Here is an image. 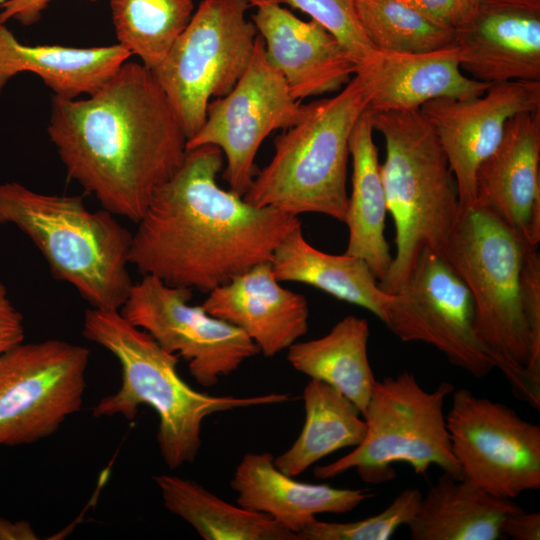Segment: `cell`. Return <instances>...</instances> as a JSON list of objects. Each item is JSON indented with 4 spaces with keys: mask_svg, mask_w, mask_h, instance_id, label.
Here are the masks:
<instances>
[{
    "mask_svg": "<svg viewBox=\"0 0 540 540\" xmlns=\"http://www.w3.org/2000/svg\"><path fill=\"white\" fill-rule=\"evenodd\" d=\"M224 155L214 145L186 152L155 191L132 233L129 263L142 276L204 293L271 261L297 216L256 207L217 183Z\"/></svg>",
    "mask_w": 540,
    "mask_h": 540,
    "instance_id": "cell-1",
    "label": "cell"
},
{
    "mask_svg": "<svg viewBox=\"0 0 540 540\" xmlns=\"http://www.w3.org/2000/svg\"><path fill=\"white\" fill-rule=\"evenodd\" d=\"M85 99L53 95L47 133L69 178L137 223L179 168L187 136L151 70L125 62Z\"/></svg>",
    "mask_w": 540,
    "mask_h": 540,
    "instance_id": "cell-2",
    "label": "cell"
},
{
    "mask_svg": "<svg viewBox=\"0 0 540 540\" xmlns=\"http://www.w3.org/2000/svg\"><path fill=\"white\" fill-rule=\"evenodd\" d=\"M82 332L86 339L109 351L122 371L119 389L97 402L93 416L133 420L141 405L151 407L159 418L156 435L159 450L170 470L196 460L203 421L212 414L290 400L283 393L237 397L193 389L177 371L179 356L161 348L150 334L131 324L120 311L88 309Z\"/></svg>",
    "mask_w": 540,
    "mask_h": 540,
    "instance_id": "cell-3",
    "label": "cell"
},
{
    "mask_svg": "<svg viewBox=\"0 0 540 540\" xmlns=\"http://www.w3.org/2000/svg\"><path fill=\"white\" fill-rule=\"evenodd\" d=\"M22 231L52 274L91 308L119 311L133 286L128 271L132 233L114 214L90 211L80 196L45 194L18 182L0 184V225Z\"/></svg>",
    "mask_w": 540,
    "mask_h": 540,
    "instance_id": "cell-4",
    "label": "cell"
},
{
    "mask_svg": "<svg viewBox=\"0 0 540 540\" xmlns=\"http://www.w3.org/2000/svg\"><path fill=\"white\" fill-rule=\"evenodd\" d=\"M372 114L385 140L381 164L387 209L395 224L396 252L380 287L394 294L423 249L441 256L458 222L456 182L435 129L420 109Z\"/></svg>",
    "mask_w": 540,
    "mask_h": 540,
    "instance_id": "cell-5",
    "label": "cell"
},
{
    "mask_svg": "<svg viewBox=\"0 0 540 540\" xmlns=\"http://www.w3.org/2000/svg\"><path fill=\"white\" fill-rule=\"evenodd\" d=\"M488 208L460 209L443 257L468 286L475 328L513 393L540 410V385L527 372L530 335L522 302V267L529 246Z\"/></svg>",
    "mask_w": 540,
    "mask_h": 540,
    "instance_id": "cell-6",
    "label": "cell"
},
{
    "mask_svg": "<svg viewBox=\"0 0 540 540\" xmlns=\"http://www.w3.org/2000/svg\"><path fill=\"white\" fill-rule=\"evenodd\" d=\"M366 108L356 76L334 97L311 102L303 120L276 136L271 161L243 199L294 216L319 213L344 222L349 137Z\"/></svg>",
    "mask_w": 540,
    "mask_h": 540,
    "instance_id": "cell-7",
    "label": "cell"
},
{
    "mask_svg": "<svg viewBox=\"0 0 540 540\" xmlns=\"http://www.w3.org/2000/svg\"><path fill=\"white\" fill-rule=\"evenodd\" d=\"M454 386L441 382L425 390L414 374L403 371L375 382L362 414L366 433L345 456L314 468L318 479H331L355 469L363 482L380 484L396 476L393 465L403 462L425 475L435 465L462 479L453 454L444 403Z\"/></svg>",
    "mask_w": 540,
    "mask_h": 540,
    "instance_id": "cell-8",
    "label": "cell"
},
{
    "mask_svg": "<svg viewBox=\"0 0 540 540\" xmlns=\"http://www.w3.org/2000/svg\"><path fill=\"white\" fill-rule=\"evenodd\" d=\"M249 0H203L163 61L151 70L186 136L203 125L213 97L227 95L246 71L258 31Z\"/></svg>",
    "mask_w": 540,
    "mask_h": 540,
    "instance_id": "cell-9",
    "label": "cell"
},
{
    "mask_svg": "<svg viewBox=\"0 0 540 540\" xmlns=\"http://www.w3.org/2000/svg\"><path fill=\"white\" fill-rule=\"evenodd\" d=\"M89 356L59 339L21 342L0 355V447L47 438L80 409Z\"/></svg>",
    "mask_w": 540,
    "mask_h": 540,
    "instance_id": "cell-10",
    "label": "cell"
},
{
    "mask_svg": "<svg viewBox=\"0 0 540 540\" xmlns=\"http://www.w3.org/2000/svg\"><path fill=\"white\" fill-rule=\"evenodd\" d=\"M403 342H423L482 378L497 362L475 328L472 294L451 264L425 248L405 283L392 294L383 322Z\"/></svg>",
    "mask_w": 540,
    "mask_h": 540,
    "instance_id": "cell-11",
    "label": "cell"
},
{
    "mask_svg": "<svg viewBox=\"0 0 540 540\" xmlns=\"http://www.w3.org/2000/svg\"><path fill=\"white\" fill-rule=\"evenodd\" d=\"M309 110L310 103L294 99L283 76L268 62L258 34L246 71L227 95L209 102L206 119L186 149L220 148L226 159L223 178L243 197L256 175L255 158L265 138L294 126Z\"/></svg>",
    "mask_w": 540,
    "mask_h": 540,
    "instance_id": "cell-12",
    "label": "cell"
},
{
    "mask_svg": "<svg viewBox=\"0 0 540 540\" xmlns=\"http://www.w3.org/2000/svg\"><path fill=\"white\" fill-rule=\"evenodd\" d=\"M446 425L463 479L502 498L540 488V427L511 407L453 390Z\"/></svg>",
    "mask_w": 540,
    "mask_h": 540,
    "instance_id": "cell-13",
    "label": "cell"
},
{
    "mask_svg": "<svg viewBox=\"0 0 540 540\" xmlns=\"http://www.w3.org/2000/svg\"><path fill=\"white\" fill-rule=\"evenodd\" d=\"M191 297L192 289L143 276L119 311L165 351L183 358L198 384L212 387L260 352L242 330L191 305Z\"/></svg>",
    "mask_w": 540,
    "mask_h": 540,
    "instance_id": "cell-14",
    "label": "cell"
},
{
    "mask_svg": "<svg viewBox=\"0 0 540 540\" xmlns=\"http://www.w3.org/2000/svg\"><path fill=\"white\" fill-rule=\"evenodd\" d=\"M421 112L431 123L452 170L460 209L476 203V174L500 144L515 115L540 110V81L491 84L481 96L436 98Z\"/></svg>",
    "mask_w": 540,
    "mask_h": 540,
    "instance_id": "cell-15",
    "label": "cell"
},
{
    "mask_svg": "<svg viewBox=\"0 0 540 540\" xmlns=\"http://www.w3.org/2000/svg\"><path fill=\"white\" fill-rule=\"evenodd\" d=\"M453 44L477 81H540V0H481Z\"/></svg>",
    "mask_w": 540,
    "mask_h": 540,
    "instance_id": "cell-16",
    "label": "cell"
},
{
    "mask_svg": "<svg viewBox=\"0 0 540 540\" xmlns=\"http://www.w3.org/2000/svg\"><path fill=\"white\" fill-rule=\"evenodd\" d=\"M252 22L264 41L268 62L283 76L294 99L338 91L356 63L340 42L314 19L304 21L282 0H249Z\"/></svg>",
    "mask_w": 540,
    "mask_h": 540,
    "instance_id": "cell-17",
    "label": "cell"
},
{
    "mask_svg": "<svg viewBox=\"0 0 540 540\" xmlns=\"http://www.w3.org/2000/svg\"><path fill=\"white\" fill-rule=\"evenodd\" d=\"M476 203L528 244L540 242V110L513 116L476 174Z\"/></svg>",
    "mask_w": 540,
    "mask_h": 540,
    "instance_id": "cell-18",
    "label": "cell"
},
{
    "mask_svg": "<svg viewBox=\"0 0 540 540\" xmlns=\"http://www.w3.org/2000/svg\"><path fill=\"white\" fill-rule=\"evenodd\" d=\"M354 76L371 113L420 109L442 97L474 98L491 85L463 73L454 44L427 52L374 50L356 65Z\"/></svg>",
    "mask_w": 540,
    "mask_h": 540,
    "instance_id": "cell-19",
    "label": "cell"
},
{
    "mask_svg": "<svg viewBox=\"0 0 540 540\" xmlns=\"http://www.w3.org/2000/svg\"><path fill=\"white\" fill-rule=\"evenodd\" d=\"M201 306L211 316L242 330L265 357L288 349L308 331L305 297L280 285L271 261L211 290Z\"/></svg>",
    "mask_w": 540,
    "mask_h": 540,
    "instance_id": "cell-20",
    "label": "cell"
},
{
    "mask_svg": "<svg viewBox=\"0 0 540 540\" xmlns=\"http://www.w3.org/2000/svg\"><path fill=\"white\" fill-rule=\"evenodd\" d=\"M237 505L263 513L298 533L319 514L348 513L374 493L369 489L337 488L304 483L286 475L271 453H246L230 481Z\"/></svg>",
    "mask_w": 540,
    "mask_h": 540,
    "instance_id": "cell-21",
    "label": "cell"
},
{
    "mask_svg": "<svg viewBox=\"0 0 540 540\" xmlns=\"http://www.w3.org/2000/svg\"><path fill=\"white\" fill-rule=\"evenodd\" d=\"M132 55L121 45L87 48L27 45L0 24V94L22 72L39 76L55 96L75 99L99 89Z\"/></svg>",
    "mask_w": 540,
    "mask_h": 540,
    "instance_id": "cell-22",
    "label": "cell"
},
{
    "mask_svg": "<svg viewBox=\"0 0 540 540\" xmlns=\"http://www.w3.org/2000/svg\"><path fill=\"white\" fill-rule=\"evenodd\" d=\"M373 130L372 114L365 109L349 137L353 172L344 221L349 233L344 253L364 260L380 283L388 274L393 255L385 237L387 200Z\"/></svg>",
    "mask_w": 540,
    "mask_h": 540,
    "instance_id": "cell-23",
    "label": "cell"
},
{
    "mask_svg": "<svg viewBox=\"0 0 540 540\" xmlns=\"http://www.w3.org/2000/svg\"><path fill=\"white\" fill-rule=\"evenodd\" d=\"M521 506L444 473L406 525L412 540H498L505 518Z\"/></svg>",
    "mask_w": 540,
    "mask_h": 540,
    "instance_id": "cell-24",
    "label": "cell"
},
{
    "mask_svg": "<svg viewBox=\"0 0 540 540\" xmlns=\"http://www.w3.org/2000/svg\"><path fill=\"white\" fill-rule=\"evenodd\" d=\"M279 282H300L359 307L382 322L392 294L385 292L366 264L358 257L334 255L316 249L305 239L301 225L279 244L271 260Z\"/></svg>",
    "mask_w": 540,
    "mask_h": 540,
    "instance_id": "cell-25",
    "label": "cell"
},
{
    "mask_svg": "<svg viewBox=\"0 0 540 540\" xmlns=\"http://www.w3.org/2000/svg\"><path fill=\"white\" fill-rule=\"evenodd\" d=\"M369 336L368 322L349 315L326 335L293 343L287 360L296 371L337 389L363 414L376 382L368 358Z\"/></svg>",
    "mask_w": 540,
    "mask_h": 540,
    "instance_id": "cell-26",
    "label": "cell"
},
{
    "mask_svg": "<svg viewBox=\"0 0 540 540\" xmlns=\"http://www.w3.org/2000/svg\"><path fill=\"white\" fill-rule=\"evenodd\" d=\"M305 421L294 443L274 457L275 466L296 477L326 456L356 447L366 433L359 408L329 384L310 379L303 390Z\"/></svg>",
    "mask_w": 540,
    "mask_h": 540,
    "instance_id": "cell-27",
    "label": "cell"
},
{
    "mask_svg": "<svg viewBox=\"0 0 540 540\" xmlns=\"http://www.w3.org/2000/svg\"><path fill=\"white\" fill-rule=\"evenodd\" d=\"M154 481L164 507L205 540H299L268 515L230 504L191 479L160 474Z\"/></svg>",
    "mask_w": 540,
    "mask_h": 540,
    "instance_id": "cell-28",
    "label": "cell"
},
{
    "mask_svg": "<svg viewBox=\"0 0 540 540\" xmlns=\"http://www.w3.org/2000/svg\"><path fill=\"white\" fill-rule=\"evenodd\" d=\"M119 45L149 70L166 57L194 14L193 0H109Z\"/></svg>",
    "mask_w": 540,
    "mask_h": 540,
    "instance_id": "cell-29",
    "label": "cell"
},
{
    "mask_svg": "<svg viewBox=\"0 0 540 540\" xmlns=\"http://www.w3.org/2000/svg\"><path fill=\"white\" fill-rule=\"evenodd\" d=\"M355 10L374 50L427 52L454 41V29L429 19L403 0H355Z\"/></svg>",
    "mask_w": 540,
    "mask_h": 540,
    "instance_id": "cell-30",
    "label": "cell"
},
{
    "mask_svg": "<svg viewBox=\"0 0 540 540\" xmlns=\"http://www.w3.org/2000/svg\"><path fill=\"white\" fill-rule=\"evenodd\" d=\"M422 499L417 488H406L380 513L352 522H324L317 518L299 533V540H387L407 525Z\"/></svg>",
    "mask_w": 540,
    "mask_h": 540,
    "instance_id": "cell-31",
    "label": "cell"
},
{
    "mask_svg": "<svg viewBox=\"0 0 540 540\" xmlns=\"http://www.w3.org/2000/svg\"><path fill=\"white\" fill-rule=\"evenodd\" d=\"M324 26L345 48L356 65L374 49L359 24L355 0H282Z\"/></svg>",
    "mask_w": 540,
    "mask_h": 540,
    "instance_id": "cell-32",
    "label": "cell"
},
{
    "mask_svg": "<svg viewBox=\"0 0 540 540\" xmlns=\"http://www.w3.org/2000/svg\"><path fill=\"white\" fill-rule=\"evenodd\" d=\"M522 302L530 335L527 372L540 385V254L538 246L526 248L522 267Z\"/></svg>",
    "mask_w": 540,
    "mask_h": 540,
    "instance_id": "cell-33",
    "label": "cell"
},
{
    "mask_svg": "<svg viewBox=\"0 0 540 540\" xmlns=\"http://www.w3.org/2000/svg\"><path fill=\"white\" fill-rule=\"evenodd\" d=\"M429 19L456 29L466 23L481 0H403Z\"/></svg>",
    "mask_w": 540,
    "mask_h": 540,
    "instance_id": "cell-34",
    "label": "cell"
},
{
    "mask_svg": "<svg viewBox=\"0 0 540 540\" xmlns=\"http://www.w3.org/2000/svg\"><path fill=\"white\" fill-rule=\"evenodd\" d=\"M23 340V316L10 301L5 286L0 283V355Z\"/></svg>",
    "mask_w": 540,
    "mask_h": 540,
    "instance_id": "cell-35",
    "label": "cell"
},
{
    "mask_svg": "<svg viewBox=\"0 0 540 540\" xmlns=\"http://www.w3.org/2000/svg\"><path fill=\"white\" fill-rule=\"evenodd\" d=\"M51 0H6L0 5V24L10 20L29 26L40 20ZM96 2L98 0H89Z\"/></svg>",
    "mask_w": 540,
    "mask_h": 540,
    "instance_id": "cell-36",
    "label": "cell"
},
{
    "mask_svg": "<svg viewBox=\"0 0 540 540\" xmlns=\"http://www.w3.org/2000/svg\"><path fill=\"white\" fill-rule=\"evenodd\" d=\"M515 540L540 539V513L523 509L509 514L502 525V536Z\"/></svg>",
    "mask_w": 540,
    "mask_h": 540,
    "instance_id": "cell-37",
    "label": "cell"
},
{
    "mask_svg": "<svg viewBox=\"0 0 540 540\" xmlns=\"http://www.w3.org/2000/svg\"><path fill=\"white\" fill-rule=\"evenodd\" d=\"M37 533L28 521H10L0 517V540H36Z\"/></svg>",
    "mask_w": 540,
    "mask_h": 540,
    "instance_id": "cell-38",
    "label": "cell"
},
{
    "mask_svg": "<svg viewBox=\"0 0 540 540\" xmlns=\"http://www.w3.org/2000/svg\"><path fill=\"white\" fill-rule=\"evenodd\" d=\"M5 1H6V0H0V5H1L2 3H4Z\"/></svg>",
    "mask_w": 540,
    "mask_h": 540,
    "instance_id": "cell-39",
    "label": "cell"
}]
</instances>
